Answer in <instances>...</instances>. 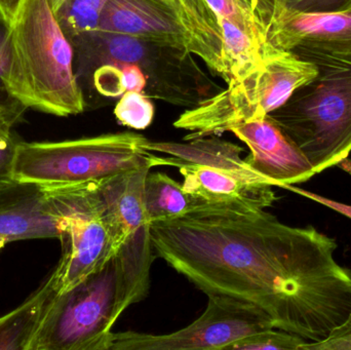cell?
Returning a JSON list of instances; mask_svg holds the SVG:
<instances>
[{"mask_svg":"<svg viewBox=\"0 0 351 350\" xmlns=\"http://www.w3.org/2000/svg\"><path fill=\"white\" fill-rule=\"evenodd\" d=\"M156 257L206 295L263 310L274 329L319 342L348 318L351 273L338 245L313 226L293 227L264 210L204 205L152 222Z\"/></svg>","mask_w":351,"mask_h":350,"instance_id":"obj_1","label":"cell"},{"mask_svg":"<svg viewBox=\"0 0 351 350\" xmlns=\"http://www.w3.org/2000/svg\"><path fill=\"white\" fill-rule=\"evenodd\" d=\"M156 258L149 223L98 271L56 296L29 350L110 349L119 316L149 292Z\"/></svg>","mask_w":351,"mask_h":350,"instance_id":"obj_2","label":"cell"},{"mask_svg":"<svg viewBox=\"0 0 351 350\" xmlns=\"http://www.w3.org/2000/svg\"><path fill=\"white\" fill-rule=\"evenodd\" d=\"M4 82L28 109L60 117L84 112L73 47L58 22L53 0L21 2L10 24Z\"/></svg>","mask_w":351,"mask_h":350,"instance_id":"obj_3","label":"cell"},{"mask_svg":"<svg viewBox=\"0 0 351 350\" xmlns=\"http://www.w3.org/2000/svg\"><path fill=\"white\" fill-rule=\"evenodd\" d=\"M291 51L313 62L317 75L268 117L300 148L319 174L337 166L351 152V53Z\"/></svg>","mask_w":351,"mask_h":350,"instance_id":"obj_4","label":"cell"},{"mask_svg":"<svg viewBox=\"0 0 351 350\" xmlns=\"http://www.w3.org/2000/svg\"><path fill=\"white\" fill-rule=\"evenodd\" d=\"M147 140L140 134L123 132L70 141H21L14 180L58 188L99 182L140 166L169 164L168 158L144 149Z\"/></svg>","mask_w":351,"mask_h":350,"instance_id":"obj_5","label":"cell"},{"mask_svg":"<svg viewBox=\"0 0 351 350\" xmlns=\"http://www.w3.org/2000/svg\"><path fill=\"white\" fill-rule=\"evenodd\" d=\"M317 73L313 62L291 51H276L247 75L230 80L226 90L185 111L174 125L190 132L186 140L229 132L268 116Z\"/></svg>","mask_w":351,"mask_h":350,"instance_id":"obj_6","label":"cell"},{"mask_svg":"<svg viewBox=\"0 0 351 350\" xmlns=\"http://www.w3.org/2000/svg\"><path fill=\"white\" fill-rule=\"evenodd\" d=\"M71 45L78 82L104 64H134L147 77L144 94L148 97L182 106L194 107L202 101L208 82L187 51L102 31L84 35Z\"/></svg>","mask_w":351,"mask_h":350,"instance_id":"obj_7","label":"cell"},{"mask_svg":"<svg viewBox=\"0 0 351 350\" xmlns=\"http://www.w3.org/2000/svg\"><path fill=\"white\" fill-rule=\"evenodd\" d=\"M204 314L189 326L171 333H113L109 350L227 349L235 341L274 329L267 314L237 298L210 294Z\"/></svg>","mask_w":351,"mask_h":350,"instance_id":"obj_8","label":"cell"},{"mask_svg":"<svg viewBox=\"0 0 351 350\" xmlns=\"http://www.w3.org/2000/svg\"><path fill=\"white\" fill-rule=\"evenodd\" d=\"M80 186L45 188L14 182L0 189V252L8 244L36 238H59L70 217L84 213Z\"/></svg>","mask_w":351,"mask_h":350,"instance_id":"obj_9","label":"cell"},{"mask_svg":"<svg viewBox=\"0 0 351 350\" xmlns=\"http://www.w3.org/2000/svg\"><path fill=\"white\" fill-rule=\"evenodd\" d=\"M97 31L166 45L206 62V53L195 37L162 0H108Z\"/></svg>","mask_w":351,"mask_h":350,"instance_id":"obj_10","label":"cell"},{"mask_svg":"<svg viewBox=\"0 0 351 350\" xmlns=\"http://www.w3.org/2000/svg\"><path fill=\"white\" fill-rule=\"evenodd\" d=\"M229 132L249 147L247 164L274 186L286 188L315 176V168L300 148L270 117L235 125Z\"/></svg>","mask_w":351,"mask_h":350,"instance_id":"obj_11","label":"cell"},{"mask_svg":"<svg viewBox=\"0 0 351 350\" xmlns=\"http://www.w3.org/2000/svg\"><path fill=\"white\" fill-rule=\"evenodd\" d=\"M59 240L62 256L51 273L58 294L73 289L114 255L100 213L70 217L62 227Z\"/></svg>","mask_w":351,"mask_h":350,"instance_id":"obj_12","label":"cell"},{"mask_svg":"<svg viewBox=\"0 0 351 350\" xmlns=\"http://www.w3.org/2000/svg\"><path fill=\"white\" fill-rule=\"evenodd\" d=\"M269 41L280 51L351 53V6L329 12H291L276 5Z\"/></svg>","mask_w":351,"mask_h":350,"instance_id":"obj_13","label":"cell"},{"mask_svg":"<svg viewBox=\"0 0 351 350\" xmlns=\"http://www.w3.org/2000/svg\"><path fill=\"white\" fill-rule=\"evenodd\" d=\"M152 168L140 166L101 182V218L106 225L113 254L150 223L144 203V187Z\"/></svg>","mask_w":351,"mask_h":350,"instance_id":"obj_14","label":"cell"},{"mask_svg":"<svg viewBox=\"0 0 351 350\" xmlns=\"http://www.w3.org/2000/svg\"><path fill=\"white\" fill-rule=\"evenodd\" d=\"M178 168L184 178V189L206 205L259 211L276 201L271 185L251 182L200 164H181Z\"/></svg>","mask_w":351,"mask_h":350,"instance_id":"obj_15","label":"cell"},{"mask_svg":"<svg viewBox=\"0 0 351 350\" xmlns=\"http://www.w3.org/2000/svg\"><path fill=\"white\" fill-rule=\"evenodd\" d=\"M188 141H190L189 143H175L147 140L144 144V149L149 152H162L172 156L169 158L170 166H179L181 164H200L225 171L251 182L264 183L274 187L267 178L254 171L241 158L243 148L239 146L217 138L206 139L200 137Z\"/></svg>","mask_w":351,"mask_h":350,"instance_id":"obj_16","label":"cell"},{"mask_svg":"<svg viewBox=\"0 0 351 350\" xmlns=\"http://www.w3.org/2000/svg\"><path fill=\"white\" fill-rule=\"evenodd\" d=\"M58 295L51 275L18 308L0 318V350H29Z\"/></svg>","mask_w":351,"mask_h":350,"instance_id":"obj_17","label":"cell"},{"mask_svg":"<svg viewBox=\"0 0 351 350\" xmlns=\"http://www.w3.org/2000/svg\"><path fill=\"white\" fill-rule=\"evenodd\" d=\"M222 31V57L227 82L239 79L253 71L264 60L280 49L269 41L237 26L227 18H219Z\"/></svg>","mask_w":351,"mask_h":350,"instance_id":"obj_18","label":"cell"},{"mask_svg":"<svg viewBox=\"0 0 351 350\" xmlns=\"http://www.w3.org/2000/svg\"><path fill=\"white\" fill-rule=\"evenodd\" d=\"M148 221H168L182 217L204 205V201L184 189L165 173H148L144 187Z\"/></svg>","mask_w":351,"mask_h":350,"instance_id":"obj_19","label":"cell"},{"mask_svg":"<svg viewBox=\"0 0 351 350\" xmlns=\"http://www.w3.org/2000/svg\"><path fill=\"white\" fill-rule=\"evenodd\" d=\"M108 0H53V12L64 33L73 42L98 30Z\"/></svg>","mask_w":351,"mask_h":350,"instance_id":"obj_20","label":"cell"},{"mask_svg":"<svg viewBox=\"0 0 351 350\" xmlns=\"http://www.w3.org/2000/svg\"><path fill=\"white\" fill-rule=\"evenodd\" d=\"M10 24L0 14V132L12 133V129L22 121L27 107L14 98L4 82L8 60Z\"/></svg>","mask_w":351,"mask_h":350,"instance_id":"obj_21","label":"cell"},{"mask_svg":"<svg viewBox=\"0 0 351 350\" xmlns=\"http://www.w3.org/2000/svg\"><path fill=\"white\" fill-rule=\"evenodd\" d=\"M154 103L144 92L128 90L121 97L114 109V114L121 125L131 129H145L154 118Z\"/></svg>","mask_w":351,"mask_h":350,"instance_id":"obj_22","label":"cell"},{"mask_svg":"<svg viewBox=\"0 0 351 350\" xmlns=\"http://www.w3.org/2000/svg\"><path fill=\"white\" fill-rule=\"evenodd\" d=\"M306 342L304 338L298 335L269 329L235 341L226 350H301Z\"/></svg>","mask_w":351,"mask_h":350,"instance_id":"obj_23","label":"cell"},{"mask_svg":"<svg viewBox=\"0 0 351 350\" xmlns=\"http://www.w3.org/2000/svg\"><path fill=\"white\" fill-rule=\"evenodd\" d=\"M206 1L218 18H227L241 28L269 41L268 31L245 14L239 0H206Z\"/></svg>","mask_w":351,"mask_h":350,"instance_id":"obj_24","label":"cell"},{"mask_svg":"<svg viewBox=\"0 0 351 350\" xmlns=\"http://www.w3.org/2000/svg\"><path fill=\"white\" fill-rule=\"evenodd\" d=\"M95 90L104 97H119L125 94L123 72L115 64L108 63L99 66L90 74Z\"/></svg>","mask_w":351,"mask_h":350,"instance_id":"obj_25","label":"cell"},{"mask_svg":"<svg viewBox=\"0 0 351 350\" xmlns=\"http://www.w3.org/2000/svg\"><path fill=\"white\" fill-rule=\"evenodd\" d=\"M276 3L291 12H329L350 8L351 0H276Z\"/></svg>","mask_w":351,"mask_h":350,"instance_id":"obj_26","label":"cell"},{"mask_svg":"<svg viewBox=\"0 0 351 350\" xmlns=\"http://www.w3.org/2000/svg\"><path fill=\"white\" fill-rule=\"evenodd\" d=\"M301 350H351V310L348 318L319 342H306Z\"/></svg>","mask_w":351,"mask_h":350,"instance_id":"obj_27","label":"cell"},{"mask_svg":"<svg viewBox=\"0 0 351 350\" xmlns=\"http://www.w3.org/2000/svg\"><path fill=\"white\" fill-rule=\"evenodd\" d=\"M20 142L21 140L14 134L8 139L0 140V189L16 182L14 162Z\"/></svg>","mask_w":351,"mask_h":350,"instance_id":"obj_28","label":"cell"},{"mask_svg":"<svg viewBox=\"0 0 351 350\" xmlns=\"http://www.w3.org/2000/svg\"><path fill=\"white\" fill-rule=\"evenodd\" d=\"M111 63L115 64L121 68V72H123V86L127 92L128 90L145 92L146 86H147V77L139 66L129 63H119V62H111Z\"/></svg>","mask_w":351,"mask_h":350,"instance_id":"obj_29","label":"cell"},{"mask_svg":"<svg viewBox=\"0 0 351 350\" xmlns=\"http://www.w3.org/2000/svg\"><path fill=\"white\" fill-rule=\"evenodd\" d=\"M285 189H289V190L293 191V192L297 193V195L313 199V201L326 205V207L330 208V209L334 210L337 213L342 214V215L346 216V217L351 219V205L333 201V199H327V197H322L319 195H315V193L311 192V191L303 190V189L292 186V185H288Z\"/></svg>","mask_w":351,"mask_h":350,"instance_id":"obj_30","label":"cell"},{"mask_svg":"<svg viewBox=\"0 0 351 350\" xmlns=\"http://www.w3.org/2000/svg\"><path fill=\"white\" fill-rule=\"evenodd\" d=\"M22 0H0V14L10 24L14 21Z\"/></svg>","mask_w":351,"mask_h":350,"instance_id":"obj_31","label":"cell"},{"mask_svg":"<svg viewBox=\"0 0 351 350\" xmlns=\"http://www.w3.org/2000/svg\"><path fill=\"white\" fill-rule=\"evenodd\" d=\"M337 166H339L342 170L346 171V173L351 175V160H350V158H344V160H342L341 162L337 164Z\"/></svg>","mask_w":351,"mask_h":350,"instance_id":"obj_32","label":"cell"}]
</instances>
